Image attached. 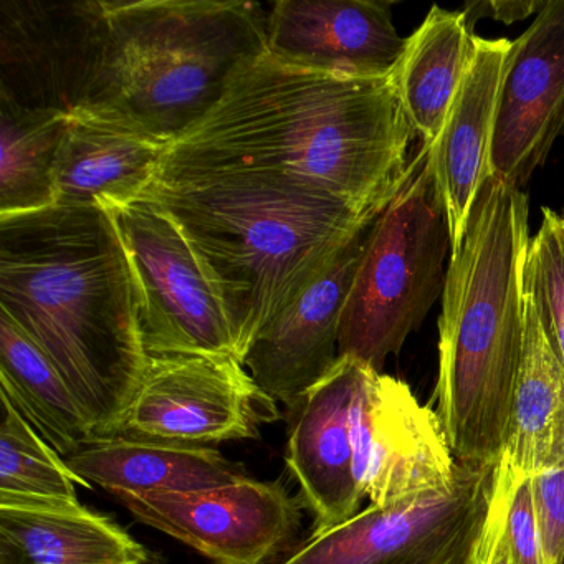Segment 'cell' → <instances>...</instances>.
Instances as JSON below:
<instances>
[{"mask_svg":"<svg viewBox=\"0 0 564 564\" xmlns=\"http://www.w3.org/2000/svg\"><path fill=\"white\" fill-rule=\"evenodd\" d=\"M117 498L141 523L216 564L267 563L290 543L302 520V503L280 481L249 477L203 490Z\"/></svg>","mask_w":564,"mask_h":564,"instance_id":"obj_12","label":"cell"},{"mask_svg":"<svg viewBox=\"0 0 564 564\" xmlns=\"http://www.w3.org/2000/svg\"><path fill=\"white\" fill-rule=\"evenodd\" d=\"M513 485V474L500 458L490 510L467 564H513L508 543V510Z\"/></svg>","mask_w":564,"mask_h":564,"instance_id":"obj_27","label":"cell"},{"mask_svg":"<svg viewBox=\"0 0 564 564\" xmlns=\"http://www.w3.org/2000/svg\"><path fill=\"white\" fill-rule=\"evenodd\" d=\"M351 438L359 491L378 507L438 490L457 470L437 412L368 365L352 399Z\"/></svg>","mask_w":564,"mask_h":564,"instance_id":"obj_11","label":"cell"},{"mask_svg":"<svg viewBox=\"0 0 564 564\" xmlns=\"http://www.w3.org/2000/svg\"><path fill=\"white\" fill-rule=\"evenodd\" d=\"M0 394L64 458L95 441L74 392L48 356L0 312Z\"/></svg>","mask_w":564,"mask_h":564,"instance_id":"obj_23","label":"cell"},{"mask_svg":"<svg viewBox=\"0 0 564 564\" xmlns=\"http://www.w3.org/2000/svg\"><path fill=\"white\" fill-rule=\"evenodd\" d=\"M405 45L388 2L279 0L267 19L270 55L323 74L391 77Z\"/></svg>","mask_w":564,"mask_h":564,"instance_id":"obj_15","label":"cell"},{"mask_svg":"<svg viewBox=\"0 0 564 564\" xmlns=\"http://www.w3.org/2000/svg\"><path fill=\"white\" fill-rule=\"evenodd\" d=\"M166 144L94 118L74 115L55 161V206H107L150 187Z\"/></svg>","mask_w":564,"mask_h":564,"instance_id":"obj_20","label":"cell"},{"mask_svg":"<svg viewBox=\"0 0 564 564\" xmlns=\"http://www.w3.org/2000/svg\"><path fill=\"white\" fill-rule=\"evenodd\" d=\"M0 312L54 362L95 441L117 437L150 356L110 214L52 206L0 216Z\"/></svg>","mask_w":564,"mask_h":564,"instance_id":"obj_2","label":"cell"},{"mask_svg":"<svg viewBox=\"0 0 564 564\" xmlns=\"http://www.w3.org/2000/svg\"><path fill=\"white\" fill-rule=\"evenodd\" d=\"M560 564H564V554L563 557H561Z\"/></svg>","mask_w":564,"mask_h":564,"instance_id":"obj_31","label":"cell"},{"mask_svg":"<svg viewBox=\"0 0 564 564\" xmlns=\"http://www.w3.org/2000/svg\"><path fill=\"white\" fill-rule=\"evenodd\" d=\"M528 273L541 322L564 366V216L543 207L536 236L528 249Z\"/></svg>","mask_w":564,"mask_h":564,"instance_id":"obj_26","label":"cell"},{"mask_svg":"<svg viewBox=\"0 0 564 564\" xmlns=\"http://www.w3.org/2000/svg\"><path fill=\"white\" fill-rule=\"evenodd\" d=\"M372 224L339 252L295 303L263 328L247 352L243 366L253 381L290 411L338 361L343 310Z\"/></svg>","mask_w":564,"mask_h":564,"instance_id":"obj_14","label":"cell"},{"mask_svg":"<svg viewBox=\"0 0 564 564\" xmlns=\"http://www.w3.org/2000/svg\"><path fill=\"white\" fill-rule=\"evenodd\" d=\"M513 41L474 39V55L452 101L429 166L447 219L452 252L467 232L471 209L491 173V143L501 84Z\"/></svg>","mask_w":564,"mask_h":564,"instance_id":"obj_17","label":"cell"},{"mask_svg":"<svg viewBox=\"0 0 564 564\" xmlns=\"http://www.w3.org/2000/svg\"><path fill=\"white\" fill-rule=\"evenodd\" d=\"M105 11L104 51L75 115L167 148L219 104L240 65L267 51L269 14L257 2L117 0Z\"/></svg>","mask_w":564,"mask_h":564,"instance_id":"obj_5","label":"cell"},{"mask_svg":"<svg viewBox=\"0 0 564 564\" xmlns=\"http://www.w3.org/2000/svg\"><path fill=\"white\" fill-rule=\"evenodd\" d=\"M365 362L339 356L332 369L292 409L286 467L313 514V534L359 513L362 498L355 475L351 408Z\"/></svg>","mask_w":564,"mask_h":564,"instance_id":"obj_16","label":"cell"},{"mask_svg":"<svg viewBox=\"0 0 564 564\" xmlns=\"http://www.w3.org/2000/svg\"><path fill=\"white\" fill-rule=\"evenodd\" d=\"M523 316V352L501 455L518 480L564 470V366L541 322L528 265Z\"/></svg>","mask_w":564,"mask_h":564,"instance_id":"obj_18","label":"cell"},{"mask_svg":"<svg viewBox=\"0 0 564 564\" xmlns=\"http://www.w3.org/2000/svg\"><path fill=\"white\" fill-rule=\"evenodd\" d=\"M147 547L82 503L0 501V564H148Z\"/></svg>","mask_w":564,"mask_h":564,"instance_id":"obj_19","label":"cell"},{"mask_svg":"<svg viewBox=\"0 0 564 564\" xmlns=\"http://www.w3.org/2000/svg\"><path fill=\"white\" fill-rule=\"evenodd\" d=\"M564 133V0H550L513 41L495 121L491 173L524 186Z\"/></svg>","mask_w":564,"mask_h":564,"instance_id":"obj_13","label":"cell"},{"mask_svg":"<svg viewBox=\"0 0 564 564\" xmlns=\"http://www.w3.org/2000/svg\"><path fill=\"white\" fill-rule=\"evenodd\" d=\"M68 121L0 105V216L55 206V161Z\"/></svg>","mask_w":564,"mask_h":564,"instance_id":"obj_24","label":"cell"},{"mask_svg":"<svg viewBox=\"0 0 564 564\" xmlns=\"http://www.w3.org/2000/svg\"><path fill=\"white\" fill-rule=\"evenodd\" d=\"M101 207L127 252L148 356L236 355L223 302L174 217L144 196Z\"/></svg>","mask_w":564,"mask_h":564,"instance_id":"obj_7","label":"cell"},{"mask_svg":"<svg viewBox=\"0 0 564 564\" xmlns=\"http://www.w3.org/2000/svg\"><path fill=\"white\" fill-rule=\"evenodd\" d=\"M107 11L87 2H0V105L77 113L104 51Z\"/></svg>","mask_w":564,"mask_h":564,"instance_id":"obj_10","label":"cell"},{"mask_svg":"<svg viewBox=\"0 0 564 564\" xmlns=\"http://www.w3.org/2000/svg\"><path fill=\"white\" fill-rule=\"evenodd\" d=\"M447 219L421 148L408 177L369 230L339 328V356L382 372L444 292Z\"/></svg>","mask_w":564,"mask_h":564,"instance_id":"obj_6","label":"cell"},{"mask_svg":"<svg viewBox=\"0 0 564 564\" xmlns=\"http://www.w3.org/2000/svg\"><path fill=\"white\" fill-rule=\"evenodd\" d=\"M412 137L392 75L323 74L265 51L167 148L154 181L252 174L381 214L408 177Z\"/></svg>","mask_w":564,"mask_h":564,"instance_id":"obj_1","label":"cell"},{"mask_svg":"<svg viewBox=\"0 0 564 564\" xmlns=\"http://www.w3.org/2000/svg\"><path fill=\"white\" fill-rule=\"evenodd\" d=\"M546 2H475L465 6L468 24L474 25L478 18H491L495 21L513 24L523 21L528 15L540 14Z\"/></svg>","mask_w":564,"mask_h":564,"instance_id":"obj_30","label":"cell"},{"mask_svg":"<svg viewBox=\"0 0 564 564\" xmlns=\"http://www.w3.org/2000/svg\"><path fill=\"white\" fill-rule=\"evenodd\" d=\"M497 465L458 464L451 484L312 534L280 564H467L494 498Z\"/></svg>","mask_w":564,"mask_h":564,"instance_id":"obj_8","label":"cell"},{"mask_svg":"<svg viewBox=\"0 0 564 564\" xmlns=\"http://www.w3.org/2000/svg\"><path fill=\"white\" fill-rule=\"evenodd\" d=\"M544 564H560L564 554V470L531 477Z\"/></svg>","mask_w":564,"mask_h":564,"instance_id":"obj_28","label":"cell"},{"mask_svg":"<svg viewBox=\"0 0 564 564\" xmlns=\"http://www.w3.org/2000/svg\"><path fill=\"white\" fill-rule=\"evenodd\" d=\"M141 196L174 217L199 257L242 365L263 328L379 217L332 194L252 174L153 181Z\"/></svg>","mask_w":564,"mask_h":564,"instance_id":"obj_3","label":"cell"},{"mask_svg":"<svg viewBox=\"0 0 564 564\" xmlns=\"http://www.w3.org/2000/svg\"><path fill=\"white\" fill-rule=\"evenodd\" d=\"M0 399V501L80 503L77 485H91L70 470L4 394Z\"/></svg>","mask_w":564,"mask_h":564,"instance_id":"obj_25","label":"cell"},{"mask_svg":"<svg viewBox=\"0 0 564 564\" xmlns=\"http://www.w3.org/2000/svg\"><path fill=\"white\" fill-rule=\"evenodd\" d=\"M508 543L513 564H544L531 478H514L508 510Z\"/></svg>","mask_w":564,"mask_h":564,"instance_id":"obj_29","label":"cell"},{"mask_svg":"<svg viewBox=\"0 0 564 564\" xmlns=\"http://www.w3.org/2000/svg\"><path fill=\"white\" fill-rule=\"evenodd\" d=\"M65 462L82 480L105 488L113 497L203 490L247 477L209 445L138 441L121 435L97 438Z\"/></svg>","mask_w":564,"mask_h":564,"instance_id":"obj_21","label":"cell"},{"mask_svg":"<svg viewBox=\"0 0 564 564\" xmlns=\"http://www.w3.org/2000/svg\"><path fill=\"white\" fill-rule=\"evenodd\" d=\"M276 402L236 355L150 356L121 437L180 445L256 438Z\"/></svg>","mask_w":564,"mask_h":564,"instance_id":"obj_9","label":"cell"},{"mask_svg":"<svg viewBox=\"0 0 564 564\" xmlns=\"http://www.w3.org/2000/svg\"><path fill=\"white\" fill-rule=\"evenodd\" d=\"M527 194L488 177L452 252L438 318L434 399L457 464H498L523 352Z\"/></svg>","mask_w":564,"mask_h":564,"instance_id":"obj_4","label":"cell"},{"mask_svg":"<svg viewBox=\"0 0 564 564\" xmlns=\"http://www.w3.org/2000/svg\"><path fill=\"white\" fill-rule=\"evenodd\" d=\"M474 39L464 11H445L438 6L408 37L392 78L405 118L425 150L441 137L474 55Z\"/></svg>","mask_w":564,"mask_h":564,"instance_id":"obj_22","label":"cell"}]
</instances>
